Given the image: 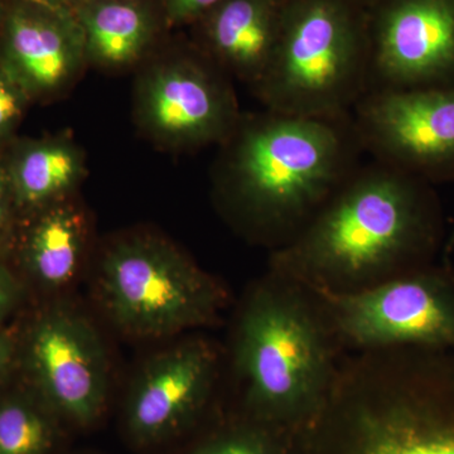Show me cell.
<instances>
[{"instance_id":"obj_18","label":"cell","mask_w":454,"mask_h":454,"mask_svg":"<svg viewBox=\"0 0 454 454\" xmlns=\"http://www.w3.org/2000/svg\"><path fill=\"white\" fill-rule=\"evenodd\" d=\"M192 454H278V450L267 433L238 429L212 439Z\"/></svg>"},{"instance_id":"obj_1","label":"cell","mask_w":454,"mask_h":454,"mask_svg":"<svg viewBox=\"0 0 454 454\" xmlns=\"http://www.w3.org/2000/svg\"><path fill=\"white\" fill-rule=\"evenodd\" d=\"M432 186L375 160L361 164L274 250L270 270L313 291L349 293L432 264L444 231Z\"/></svg>"},{"instance_id":"obj_23","label":"cell","mask_w":454,"mask_h":454,"mask_svg":"<svg viewBox=\"0 0 454 454\" xmlns=\"http://www.w3.org/2000/svg\"><path fill=\"white\" fill-rule=\"evenodd\" d=\"M14 348L11 339L0 330V380L4 379L13 364Z\"/></svg>"},{"instance_id":"obj_10","label":"cell","mask_w":454,"mask_h":454,"mask_svg":"<svg viewBox=\"0 0 454 454\" xmlns=\"http://www.w3.org/2000/svg\"><path fill=\"white\" fill-rule=\"evenodd\" d=\"M216 70L197 59L155 70L140 97L146 127L179 145L225 142L240 118L234 95Z\"/></svg>"},{"instance_id":"obj_15","label":"cell","mask_w":454,"mask_h":454,"mask_svg":"<svg viewBox=\"0 0 454 454\" xmlns=\"http://www.w3.org/2000/svg\"><path fill=\"white\" fill-rule=\"evenodd\" d=\"M76 18L85 53L110 67L136 62L153 35L148 12L133 0H90Z\"/></svg>"},{"instance_id":"obj_8","label":"cell","mask_w":454,"mask_h":454,"mask_svg":"<svg viewBox=\"0 0 454 454\" xmlns=\"http://www.w3.org/2000/svg\"><path fill=\"white\" fill-rule=\"evenodd\" d=\"M369 8V90L454 86V0H376Z\"/></svg>"},{"instance_id":"obj_17","label":"cell","mask_w":454,"mask_h":454,"mask_svg":"<svg viewBox=\"0 0 454 454\" xmlns=\"http://www.w3.org/2000/svg\"><path fill=\"white\" fill-rule=\"evenodd\" d=\"M52 411L27 396L0 399V454H47L55 443Z\"/></svg>"},{"instance_id":"obj_6","label":"cell","mask_w":454,"mask_h":454,"mask_svg":"<svg viewBox=\"0 0 454 454\" xmlns=\"http://www.w3.org/2000/svg\"><path fill=\"white\" fill-rule=\"evenodd\" d=\"M313 292L342 349H454V270L450 265L432 262L357 292Z\"/></svg>"},{"instance_id":"obj_22","label":"cell","mask_w":454,"mask_h":454,"mask_svg":"<svg viewBox=\"0 0 454 454\" xmlns=\"http://www.w3.org/2000/svg\"><path fill=\"white\" fill-rule=\"evenodd\" d=\"M11 200H13V195L9 184L8 170L0 164V245L7 231Z\"/></svg>"},{"instance_id":"obj_12","label":"cell","mask_w":454,"mask_h":454,"mask_svg":"<svg viewBox=\"0 0 454 454\" xmlns=\"http://www.w3.org/2000/svg\"><path fill=\"white\" fill-rule=\"evenodd\" d=\"M85 53L82 27L67 8L33 3L8 16L4 71L23 92L42 94L70 80Z\"/></svg>"},{"instance_id":"obj_16","label":"cell","mask_w":454,"mask_h":454,"mask_svg":"<svg viewBox=\"0 0 454 454\" xmlns=\"http://www.w3.org/2000/svg\"><path fill=\"white\" fill-rule=\"evenodd\" d=\"M82 173L79 152L67 143H35L18 152L8 168L14 201L46 207L61 201Z\"/></svg>"},{"instance_id":"obj_21","label":"cell","mask_w":454,"mask_h":454,"mask_svg":"<svg viewBox=\"0 0 454 454\" xmlns=\"http://www.w3.org/2000/svg\"><path fill=\"white\" fill-rule=\"evenodd\" d=\"M18 300L17 284L8 269L0 262V324L16 306Z\"/></svg>"},{"instance_id":"obj_3","label":"cell","mask_w":454,"mask_h":454,"mask_svg":"<svg viewBox=\"0 0 454 454\" xmlns=\"http://www.w3.org/2000/svg\"><path fill=\"white\" fill-rule=\"evenodd\" d=\"M236 372L247 408L264 422L317 417L342 348L318 295L270 270L236 325Z\"/></svg>"},{"instance_id":"obj_9","label":"cell","mask_w":454,"mask_h":454,"mask_svg":"<svg viewBox=\"0 0 454 454\" xmlns=\"http://www.w3.org/2000/svg\"><path fill=\"white\" fill-rule=\"evenodd\" d=\"M27 364L42 402L79 426L100 418L106 405L107 361L97 331L76 312L43 313L27 340Z\"/></svg>"},{"instance_id":"obj_14","label":"cell","mask_w":454,"mask_h":454,"mask_svg":"<svg viewBox=\"0 0 454 454\" xmlns=\"http://www.w3.org/2000/svg\"><path fill=\"white\" fill-rule=\"evenodd\" d=\"M85 240V221L80 211L70 203H51L27 234L26 267L42 286L61 288L76 276Z\"/></svg>"},{"instance_id":"obj_7","label":"cell","mask_w":454,"mask_h":454,"mask_svg":"<svg viewBox=\"0 0 454 454\" xmlns=\"http://www.w3.org/2000/svg\"><path fill=\"white\" fill-rule=\"evenodd\" d=\"M351 119L375 162L430 184L454 181V86L369 90Z\"/></svg>"},{"instance_id":"obj_5","label":"cell","mask_w":454,"mask_h":454,"mask_svg":"<svg viewBox=\"0 0 454 454\" xmlns=\"http://www.w3.org/2000/svg\"><path fill=\"white\" fill-rule=\"evenodd\" d=\"M101 300L121 330L163 337L211 324L226 304L219 282L172 245L131 238L103 260Z\"/></svg>"},{"instance_id":"obj_19","label":"cell","mask_w":454,"mask_h":454,"mask_svg":"<svg viewBox=\"0 0 454 454\" xmlns=\"http://www.w3.org/2000/svg\"><path fill=\"white\" fill-rule=\"evenodd\" d=\"M22 107L23 91L3 68L0 70V138L13 129Z\"/></svg>"},{"instance_id":"obj_2","label":"cell","mask_w":454,"mask_h":454,"mask_svg":"<svg viewBox=\"0 0 454 454\" xmlns=\"http://www.w3.org/2000/svg\"><path fill=\"white\" fill-rule=\"evenodd\" d=\"M219 186L274 250L292 240L361 166L351 114L340 118L265 109L225 140Z\"/></svg>"},{"instance_id":"obj_4","label":"cell","mask_w":454,"mask_h":454,"mask_svg":"<svg viewBox=\"0 0 454 454\" xmlns=\"http://www.w3.org/2000/svg\"><path fill=\"white\" fill-rule=\"evenodd\" d=\"M366 8L352 0H286L276 52L254 86L265 109L340 118L369 90Z\"/></svg>"},{"instance_id":"obj_24","label":"cell","mask_w":454,"mask_h":454,"mask_svg":"<svg viewBox=\"0 0 454 454\" xmlns=\"http://www.w3.org/2000/svg\"><path fill=\"white\" fill-rule=\"evenodd\" d=\"M33 3H40V4L51 5V7L67 8L74 0H31Z\"/></svg>"},{"instance_id":"obj_20","label":"cell","mask_w":454,"mask_h":454,"mask_svg":"<svg viewBox=\"0 0 454 454\" xmlns=\"http://www.w3.org/2000/svg\"><path fill=\"white\" fill-rule=\"evenodd\" d=\"M223 0H163L167 14L176 22L205 17Z\"/></svg>"},{"instance_id":"obj_13","label":"cell","mask_w":454,"mask_h":454,"mask_svg":"<svg viewBox=\"0 0 454 454\" xmlns=\"http://www.w3.org/2000/svg\"><path fill=\"white\" fill-rule=\"evenodd\" d=\"M286 0H223L206 14L215 62L250 85L268 70L279 40Z\"/></svg>"},{"instance_id":"obj_11","label":"cell","mask_w":454,"mask_h":454,"mask_svg":"<svg viewBox=\"0 0 454 454\" xmlns=\"http://www.w3.org/2000/svg\"><path fill=\"white\" fill-rule=\"evenodd\" d=\"M219 356L211 343L190 340L155 356L140 372L125 409L130 437L154 444L181 432L210 396Z\"/></svg>"},{"instance_id":"obj_25","label":"cell","mask_w":454,"mask_h":454,"mask_svg":"<svg viewBox=\"0 0 454 454\" xmlns=\"http://www.w3.org/2000/svg\"><path fill=\"white\" fill-rule=\"evenodd\" d=\"M352 2L357 3V4L363 5V7H372L376 0H352Z\"/></svg>"}]
</instances>
